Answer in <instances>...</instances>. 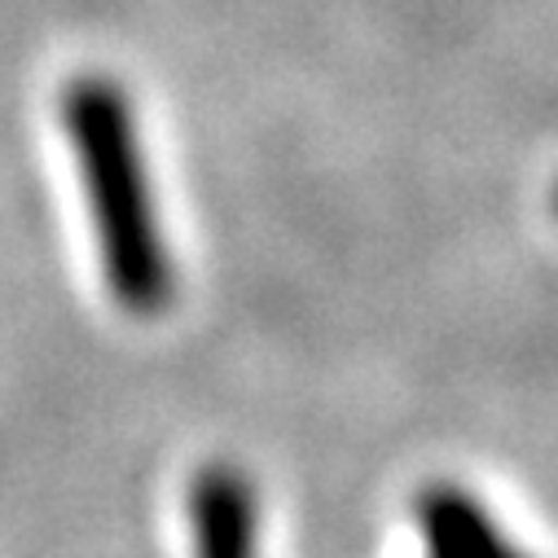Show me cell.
Wrapping results in <instances>:
<instances>
[{
	"label": "cell",
	"mask_w": 558,
	"mask_h": 558,
	"mask_svg": "<svg viewBox=\"0 0 558 558\" xmlns=\"http://www.w3.org/2000/svg\"><path fill=\"white\" fill-rule=\"evenodd\" d=\"M554 211H558V194H554Z\"/></svg>",
	"instance_id": "277c9868"
},
{
	"label": "cell",
	"mask_w": 558,
	"mask_h": 558,
	"mask_svg": "<svg viewBox=\"0 0 558 558\" xmlns=\"http://www.w3.org/2000/svg\"><path fill=\"white\" fill-rule=\"evenodd\" d=\"M417 527H423L432 558H527L497 519L458 484H432L417 497Z\"/></svg>",
	"instance_id": "3957f363"
},
{
	"label": "cell",
	"mask_w": 558,
	"mask_h": 558,
	"mask_svg": "<svg viewBox=\"0 0 558 558\" xmlns=\"http://www.w3.org/2000/svg\"><path fill=\"white\" fill-rule=\"evenodd\" d=\"M71 155L93 207V233L110 300L155 317L177 295V264L150 194L132 97L106 75H80L62 97Z\"/></svg>",
	"instance_id": "6da1fadb"
},
{
	"label": "cell",
	"mask_w": 558,
	"mask_h": 558,
	"mask_svg": "<svg viewBox=\"0 0 558 558\" xmlns=\"http://www.w3.org/2000/svg\"><path fill=\"white\" fill-rule=\"evenodd\" d=\"M198 558H255V493L238 466H203L190 484Z\"/></svg>",
	"instance_id": "7a4b0ae2"
}]
</instances>
